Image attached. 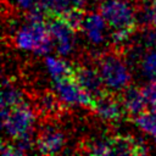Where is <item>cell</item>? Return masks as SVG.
<instances>
[{
  "label": "cell",
  "instance_id": "cell-15",
  "mask_svg": "<svg viewBox=\"0 0 156 156\" xmlns=\"http://www.w3.org/2000/svg\"><path fill=\"white\" fill-rule=\"evenodd\" d=\"M135 122L139 126V128L156 136V110L141 112L140 115L136 116Z\"/></svg>",
  "mask_w": 156,
  "mask_h": 156
},
{
  "label": "cell",
  "instance_id": "cell-6",
  "mask_svg": "<svg viewBox=\"0 0 156 156\" xmlns=\"http://www.w3.org/2000/svg\"><path fill=\"white\" fill-rule=\"evenodd\" d=\"M50 21L48 22L49 33L55 44V48L60 55H68L73 48V32L74 29L61 17L49 16Z\"/></svg>",
  "mask_w": 156,
  "mask_h": 156
},
{
  "label": "cell",
  "instance_id": "cell-20",
  "mask_svg": "<svg viewBox=\"0 0 156 156\" xmlns=\"http://www.w3.org/2000/svg\"><path fill=\"white\" fill-rule=\"evenodd\" d=\"M150 11H151V23H154V26L156 27V0H152Z\"/></svg>",
  "mask_w": 156,
  "mask_h": 156
},
{
  "label": "cell",
  "instance_id": "cell-9",
  "mask_svg": "<svg viewBox=\"0 0 156 156\" xmlns=\"http://www.w3.org/2000/svg\"><path fill=\"white\" fill-rule=\"evenodd\" d=\"M63 134L55 127H45L37 140V147L41 154H57L63 146Z\"/></svg>",
  "mask_w": 156,
  "mask_h": 156
},
{
  "label": "cell",
  "instance_id": "cell-19",
  "mask_svg": "<svg viewBox=\"0 0 156 156\" xmlns=\"http://www.w3.org/2000/svg\"><path fill=\"white\" fill-rule=\"evenodd\" d=\"M43 107L48 111H52V110H56L57 108V102L55 100L54 96L51 95H46L43 98Z\"/></svg>",
  "mask_w": 156,
  "mask_h": 156
},
{
  "label": "cell",
  "instance_id": "cell-10",
  "mask_svg": "<svg viewBox=\"0 0 156 156\" xmlns=\"http://www.w3.org/2000/svg\"><path fill=\"white\" fill-rule=\"evenodd\" d=\"M122 102L128 113L138 116L146 111V105L149 104L144 89H138L133 87H127L122 93Z\"/></svg>",
  "mask_w": 156,
  "mask_h": 156
},
{
  "label": "cell",
  "instance_id": "cell-3",
  "mask_svg": "<svg viewBox=\"0 0 156 156\" xmlns=\"http://www.w3.org/2000/svg\"><path fill=\"white\" fill-rule=\"evenodd\" d=\"M105 88L110 93L123 91L130 83V74L124 62L116 55H105L99 60L98 68Z\"/></svg>",
  "mask_w": 156,
  "mask_h": 156
},
{
  "label": "cell",
  "instance_id": "cell-16",
  "mask_svg": "<svg viewBox=\"0 0 156 156\" xmlns=\"http://www.w3.org/2000/svg\"><path fill=\"white\" fill-rule=\"evenodd\" d=\"M141 72L143 74L150 79H156V50L149 51L141 60Z\"/></svg>",
  "mask_w": 156,
  "mask_h": 156
},
{
  "label": "cell",
  "instance_id": "cell-14",
  "mask_svg": "<svg viewBox=\"0 0 156 156\" xmlns=\"http://www.w3.org/2000/svg\"><path fill=\"white\" fill-rule=\"evenodd\" d=\"M22 102H23V99H22L21 93L16 88L7 87L6 83H4L2 96H1V110H7L11 107H15Z\"/></svg>",
  "mask_w": 156,
  "mask_h": 156
},
{
  "label": "cell",
  "instance_id": "cell-11",
  "mask_svg": "<svg viewBox=\"0 0 156 156\" xmlns=\"http://www.w3.org/2000/svg\"><path fill=\"white\" fill-rule=\"evenodd\" d=\"M105 22L106 20L101 13L91 12L83 20L82 28L84 29L87 38L93 44H101L104 41V34H105Z\"/></svg>",
  "mask_w": 156,
  "mask_h": 156
},
{
  "label": "cell",
  "instance_id": "cell-17",
  "mask_svg": "<svg viewBox=\"0 0 156 156\" xmlns=\"http://www.w3.org/2000/svg\"><path fill=\"white\" fill-rule=\"evenodd\" d=\"M144 93L146 95L149 104L154 107V110H156V79L151 80V83L144 88Z\"/></svg>",
  "mask_w": 156,
  "mask_h": 156
},
{
  "label": "cell",
  "instance_id": "cell-12",
  "mask_svg": "<svg viewBox=\"0 0 156 156\" xmlns=\"http://www.w3.org/2000/svg\"><path fill=\"white\" fill-rule=\"evenodd\" d=\"M87 0H44V7L49 16H62L68 11L80 7Z\"/></svg>",
  "mask_w": 156,
  "mask_h": 156
},
{
  "label": "cell",
  "instance_id": "cell-13",
  "mask_svg": "<svg viewBox=\"0 0 156 156\" xmlns=\"http://www.w3.org/2000/svg\"><path fill=\"white\" fill-rule=\"evenodd\" d=\"M45 63H46L49 72L51 73V76L54 78V80L61 79L65 77H69L73 74V71H74V68L69 67L65 61L57 60V58L51 57V56L45 58Z\"/></svg>",
  "mask_w": 156,
  "mask_h": 156
},
{
  "label": "cell",
  "instance_id": "cell-2",
  "mask_svg": "<svg viewBox=\"0 0 156 156\" xmlns=\"http://www.w3.org/2000/svg\"><path fill=\"white\" fill-rule=\"evenodd\" d=\"M101 15L115 30L113 40L127 39L136 27V15L133 7L123 0H107L101 6Z\"/></svg>",
  "mask_w": 156,
  "mask_h": 156
},
{
  "label": "cell",
  "instance_id": "cell-1",
  "mask_svg": "<svg viewBox=\"0 0 156 156\" xmlns=\"http://www.w3.org/2000/svg\"><path fill=\"white\" fill-rule=\"evenodd\" d=\"M16 45L23 50H32L35 54H46L52 44L48 24L44 23L38 11H30L29 21L15 37Z\"/></svg>",
  "mask_w": 156,
  "mask_h": 156
},
{
  "label": "cell",
  "instance_id": "cell-8",
  "mask_svg": "<svg viewBox=\"0 0 156 156\" xmlns=\"http://www.w3.org/2000/svg\"><path fill=\"white\" fill-rule=\"evenodd\" d=\"M93 108H95V111L101 118L107 121H117L127 111L122 100H117L113 93L107 94L106 91L94 100Z\"/></svg>",
  "mask_w": 156,
  "mask_h": 156
},
{
  "label": "cell",
  "instance_id": "cell-4",
  "mask_svg": "<svg viewBox=\"0 0 156 156\" xmlns=\"http://www.w3.org/2000/svg\"><path fill=\"white\" fill-rule=\"evenodd\" d=\"M1 119L2 128L7 135L15 139L30 135L34 115L24 102L7 110H1Z\"/></svg>",
  "mask_w": 156,
  "mask_h": 156
},
{
  "label": "cell",
  "instance_id": "cell-18",
  "mask_svg": "<svg viewBox=\"0 0 156 156\" xmlns=\"http://www.w3.org/2000/svg\"><path fill=\"white\" fill-rule=\"evenodd\" d=\"M44 0H17V2L23 7V9H27V10H30V11H38V7H39V4L43 2ZM44 4V2H43Z\"/></svg>",
  "mask_w": 156,
  "mask_h": 156
},
{
  "label": "cell",
  "instance_id": "cell-5",
  "mask_svg": "<svg viewBox=\"0 0 156 156\" xmlns=\"http://www.w3.org/2000/svg\"><path fill=\"white\" fill-rule=\"evenodd\" d=\"M55 88L60 96V100L67 104H78L88 107H94V99L83 90V88L77 83L74 76L65 77L55 80Z\"/></svg>",
  "mask_w": 156,
  "mask_h": 156
},
{
  "label": "cell",
  "instance_id": "cell-7",
  "mask_svg": "<svg viewBox=\"0 0 156 156\" xmlns=\"http://www.w3.org/2000/svg\"><path fill=\"white\" fill-rule=\"evenodd\" d=\"M74 79L77 83L83 88L84 91H87L94 100L102 95L105 93L104 83L101 79V76L98 71V68H90V67H76L73 71Z\"/></svg>",
  "mask_w": 156,
  "mask_h": 156
},
{
  "label": "cell",
  "instance_id": "cell-21",
  "mask_svg": "<svg viewBox=\"0 0 156 156\" xmlns=\"http://www.w3.org/2000/svg\"><path fill=\"white\" fill-rule=\"evenodd\" d=\"M155 138H156V136H155Z\"/></svg>",
  "mask_w": 156,
  "mask_h": 156
}]
</instances>
